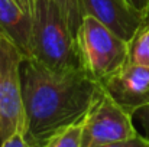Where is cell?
Instances as JSON below:
<instances>
[{
    "instance_id": "obj_1",
    "label": "cell",
    "mask_w": 149,
    "mask_h": 147,
    "mask_svg": "<svg viewBox=\"0 0 149 147\" xmlns=\"http://www.w3.org/2000/svg\"><path fill=\"white\" fill-rule=\"evenodd\" d=\"M104 92L86 69L56 71L26 58L22 65L25 137L31 147H47L52 137L81 121Z\"/></svg>"
},
{
    "instance_id": "obj_2",
    "label": "cell",
    "mask_w": 149,
    "mask_h": 147,
    "mask_svg": "<svg viewBox=\"0 0 149 147\" xmlns=\"http://www.w3.org/2000/svg\"><path fill=\"white\" fill-rule=\"evenodd\" d=\"M32 28V56L51 69H84L77 36L54 0H39Z\"/></svg>"
},
{
    "instance_id": "obj_3",
    "label": "cell",
    "mask_w": 149,
    "mask_h": 147,
    "mask_svg": "<svg viewBox=\"0 0 149 147\" xmlns=\"http://www.w3.org/2000/svg\"><path fill=\"white\" fill-rule=\"evenodd\" d=\"M84 69L103 85L129 61V42L91 14H84L77 32Z\"/></svg>"
},
{
    "instance_id": "obj_4",
    "label": "cell",
    "mask_w": 149,
    "mask_h": 147,
    "mask_svg": "<svg viewBox=\"0 0 149 147\" xmlns=\"http://www.w3.org/2000/svg\"><path fill=\"white\" fill-rule=\"evenodd\" d=\"M25 53L0 32V141L26 128L22 97Z\"/></svg>"
},
{
    "instance_id": "obj_5",
    "label": "cell",
    "mask_w": 149,
    "mask_h": 147,
    "mask_svg": "<svg viewBox=\"0 0 149 147\" xmlns=\"http://www.w3.org/2000/svg\"><path fill=\"white\" fill-rule=\"evenodd\" d=\"M136 134L139 131L135 127L133 115L123 110L104 91L86 117L83 147L120 141Z\"/></svg>"
},
{
    "instance_id": "obj_6",
    "label": "cell",
    "mask_w": 149,
    "mask_h": 147,
    "mask_svg": "<svg viewBox=\"0 0 149 147\" xmlns=\"http://www.w3.org/2000/svg\"><path fill=\"white\" fill-rule=\"evenodd\" d=\"M104 91L129 114L149 104V66L126 62L103 82Z\"/></svg>"
},
{
    "instance_id": "obj_7",
    "label": "cell",
    "mask_w": 149,
    "mask_h": 147,
    "mask_svg": "<svg viewBox=\"0 0 149 147\" xmlns=\"http://www.w3.org/2000/svg\"><path fill=\"white\" fill-rule=\"evenodd\" d=\"M84 14H91L122 39L130 42L146 23L143 13L127 0H81Z\"/></svg>"
},
{
    "instance_id": "obj_8",
    "label": "cell",
    "mask_w": 149,
    "mask_h": 147,
    "mask_svg": "<svg viewBox=\"0 0 149 147\" xmlns=\"http://www.w3.org/2000/svg\"><path fill=\"white\" fill-rule=\"evenodd\" d=\"M33 20L13 0H0V32L20 49L26 58L32 56Z\"/></svg>"
},
{
    "instance_id": "obj_9",
    "label": "cell",
    "mask_w": 149,
    "mask_h": 147,
    "mask_svg": "<svg viewBox=\"0 0 149 147\" xmlns=\"http://www.w3.org/2000/svg\"><path fill=\"white\" fill-rule=\"evenodd\" d=\"M129 62L149 66V22H146L129 42Z\"/></svg>"
},
{
    "instance_id": "obj_10",
    "label": "cell",
    "mask_w": 149,
    "mask_h": 147,
    "mask_svg": "<svg viewBox=\"0 0 149 147\" xmlns=\"http://www.w3.org/2000/svg\"><path fill=\"white\" fill-rule=\"evenodd\" d=\"M84 121H81L67 127L61 133H58L55 137L51 139L47 147H83V133H84Z\"/></svg>"
},
{
    "instance_id": "obj_11",
    "label": "cell",
    "mask_w": 149,
    "mask_h": 147,
    "mask_svg": "<svg viewBox=\"0 0 149 147\" xmlns=\"http://www.w3.org/2000/svg\"><path fill=\"white\" fill-rule=\"evenodd\" d=\"M54 1L56 3V6L62 12L64 17L67 19L72 33L77 36L78 28H80L83 16H84L83 7H81V0H54Z\"/></svg>"
},
{
    "instance_id": "obj_12",
    "label": "cell",
    "mask_w": 149,
    "mask_h": 147,
    "mask_svg": "<svg viewBox=\"0 0 149 147\" xmlns=\"http://www.w3.org/2000/svg\"><path fill=\"white\" fill-rule=\"evenodd\" d=\"M94 147H149V140L143 134H136L135 137L120 140V141H113V143H106V144H99Z\"/></svg>"
},
{
    "instance_id": "obj_13",
    "label": "cell",
    "mask_w": 149,
    "mask_h": 147,
    "mask_svg": "<svg viewBox=\"0 0 149 147\" xmlns=\"http://www.w3.org/2000/svg\"><path fill=\"white\" fill-rule=\"evenodd\" d=\"M133 120H136L141 124V127L143 130V136L149 140V104L139 108L138 111H135Z\"/></svg>"
},
{
    "instance_id": "obj_14",
    "label": "cell",
    "mask_w": 149,
    "mask_h": 147,
    "mask_svg": "<svg viewBox=\"0 0 149 147\" xmlns=\"http://www.w3.org/2000/svg\"><path fill=\"white\" fill-rule=\"evenodd\" d=\"M0 147H31V144L28 143L25 133L23 131H17L15 134H12L9 139L0 141Z\"/></svg>"
},
{
    "instance_id": "obj_15",
    "label": "cell",
    "mask_w": 149,
    "mask_h": 147,
    "mask_svg": "<svg viewBox=\"0 0 149 147\" xmlns=\"http://www.w3.org/2000/svg\"><path fill=\"white\" fill-rule=\"evenodd\" d=\"M26 14H29L32 19H33V14H35V10H36V6H38V1L39 0H13Z\"/></svg>"
},
{
    "instance_id": "obj_16",
    "label": "cell",
    "mask_w": 149,
    "mask_h": 147,
    "mask_svg": "<svg viewBox=\"0 0 149 147\" xmlns=\"http://www.w3.org/2000/svg\"><path fill=\"white\" fill-rule=\"evenodd\" d=\"M136 10H139L141 13L145 14L146 17V12H148V6H149V0H127Z\"/></svg>"
},
{
    "instance_id": "obj_17",
    "label": "cell",
    "mask_w": 149,
    "mask_h": 147,
    "mask_svg": "<svg viewBox=\"0 0 149 147\" xmlns=\"http://www.w3.org/2000/svg\"><path fill=\"white\" fill-rule=\"evenodd\" d=\"M146 22H149V6H148V12H146Z\"/></svg>"
}]
</instances>
